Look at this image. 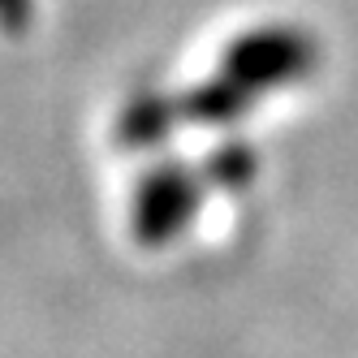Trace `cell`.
<instances>
[{
	"label": "cell",
	"instance_id": "6da1fadb",
	"mask_svg": "<svg viewBox=\"0 0 358 358\" xmlns=\"http://www.w3.org/2000/svg\"><path fill=\"white\" fill-rule=\"evenodd\" d=\"M315 65V43L289 27H264L229 43L220 69L182 99V113L199 125H224L242 117L272 87L302 78Z\"/></svg>",
	"mask_w": 358,
	"mask_h": 358
},
{
	"label": "cell",
	"instance_id": "7a4b0ae2",
	"mask_svg": "<svg viewBox=\"0 0 358 358\" xmlns=\"http://www.w3.org/2000/svg\"><path fill=\"white\" fill-rule=\"evenodd\" d=\"M199 177L182 164H160L147 173L134 194V234L143 246L173 242L199 212Z\"/></svg>",
	"mask_w": 358,
	"mask_h": 358
},
{
	"label": "cell",
	"instance_id": "3957f363",
	"mask_svg": "<svg viewBox=\"0 0 358 358\" xmlns=\"http://www.w3.org/2000/svg\"><path fill=\"white\" fill-rule=\"evenodd\" d=\"M173 117H177L173 99H160V95H138L134 104L125 108V117H121V134H125V143H134V147L156 143V138H164V130L173 125Z\"/></svg>",
	"mask_w": 358,
	"mask_h": 358
},
{
	"label": "cell",
	"instance_id": "277c9868",
	"mask_svg": "<svg viewBox=\"0 0 358 358\" xmlns=\"http://www.w3.org/2000/svg\"><path fill=\"white\" fill-rule=\"evenodd\" d=\"M27 17H31V0H0V27L22 31Z\"/></svg>",
	"mask_w": 358,
	"mask_h": 358
}]
</instances>
